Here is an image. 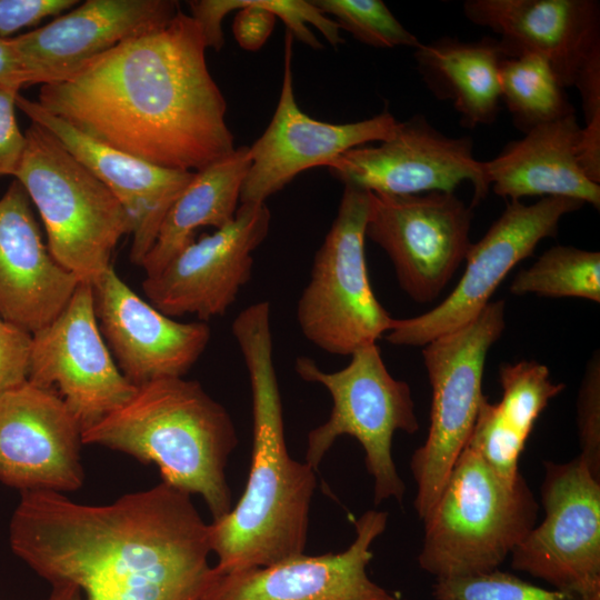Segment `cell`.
Wrapping results in <instances>:
<instances>
[{
	"instance_id": "cell-1",
	"label": "cell",
	"mask_w": 600,
	"mask_h": 600,
	"mask_svg": "<svg viewBox=\"0 0 600 600\" xmlns=\"http://www.w3.org/2000/svg\"><path fill=\"white\" fill-rule=\"evenodd\" d=\"M12 552L68 600H201L211 578L209 524L190 494L164 482L104 506L22 491Z\"/></svg>"
},
{
	"instance_id": "cell-2",
	"label": "cell",
	"mask_w": 600,
	"mask_h": 600,
	"mask_svg": "<svg viewBox=\"0 0 600 600\" xmlns=\"http://www.w3.org/2000/svg\"><path fill=\"white\" fill-rule=\"evenodd\" d=\"M198 23L181 10L123 41L37 102L79 131L154 166L196 172L236 150Z\"/></svg>"
},
{
	"instance_id": "cell-3",
	"label": "cell",
	"mask_w": 600,
	"mask_h": 600,
	"mask_svg": "<svg viewBox=\"0 0 600 600\" xmlns=\"http://www.w3.org/2000/svg\"><path fill=\"white\" fill-rule=\"evenodd\" d=\"M251 384V467L239 502L209 524L213 567L228 572L267 567L303 553L317 486L314 469L292 459L284 439L273 363L270 304L246 307L232 322Z\"/></svg>"
},
{
	"instance_id": "cell-4",
	"label": "cell",
	"mask_w": 600,
	"mask_h": 600,
	"mask_svg": "<svg viewBox=\"0 0 600 600\" xmlns=\"http://www.w3.org/2000/svg\"><path fill=\"white\" fill-rule=\"evenodd\" d=\"M81 440L157 464L162 482L200 494L213 520L232 508L226 467L237 431L226 408L196 380L169 377L137 387L124 404L83 430Z\"/></svg>"
},
{
	"instance_id": "cell-5",
	"label": "cell",
	"mask_w": 600,
	"mask_h": 600,
	"mask_svg": "<svg viewBox=\"0 0 600 600\" xmlns=\"http://www.w3.org/2000/svg\"><path fill=\"white\" fill-rule=\"evenodd\" d=\"M538 511L522 474L513 483L504 481L466 446L422 520L418 563L436 580L497 570L536 526Z\"/></svg>"
},
{
	"instance_id": "cell-6",
	"label": "cell",
	"mask_w": 600,
	"mask_h": 600,
	"mask_svg": "<svg viewBox=\"0 0 600 600\" xmlns=\"http://www.w3.org/2000/svg\"><path fill=\"white\" fill-rule=\"evenodd\" d=\"M14 174L42 219L51 256L80 282L94 284L132 220L116 194L49 131L32 123Z\"/></svg>"
},
{
	"instance_id": "cell-7",
	"label": "cell",
	"mask_w": 600,
	"mask_h": 600,
	"mask_svg": "<svg viewBox=\"0 0 600 600\" xmlns=\"http://www.w3.org/2000/svg\"><path fill=\"white\" fill-rule=\"evenodd\" d=\"M294 369L302 380L323 386L333 402L328 420L308 433L304 462L317 470L339 437H353L373 478L374 503H401L406 486L392 458V438L396 431L416 433L419 421L409 384L390 374L377 343L353 352L348 366L334 372L309 357L297 358Z\"/></svg>"
},
{
	"instance_id": "cell-8",
	"label": "cell",
	"mask_w": 600,
	"mask_h": 600,
	"mask_svg": "<svg viewBox=\"0 0 600 600\" xmlns=\"http://www.w3.org/2000/svg\"><path fill=\"white\" fill-rule=\"evenodd\" d=\"M504 308L503 300L489 302L472 321L423 346L432 390L430 427L410 461L417 486L413 507L421 520L436 504L473 430L484 398L486 359L506 328Z\"/></svg>"
},
{
	"instance_id": "cell-9",
	"label": "cell",
	"mask_w": 600,
	"mask_h": 600,
	"mask_svg": "<svg viewBox=\"0 0 600 600\" xmlns=\"http://www.w3.org/2000/svg\"><path fill=\"white\" fill-rule=\"evenodd\" d=\"M369 208V191L344 184L337 216L298 300L302 334L331 354L351 356L374 344L393 320L377 300L368 278L364 239Z\"/></svg>"
},
{
	"instance_id": "cell-10",
	"label": "cell",
	"mask_w": 600,
	"mask_h": 600,
	"mask_svg": "<svg viewBox=\"0 0 600 600\" xmlns=\"http://www.w3.org/2000/svg\"><path fill=\"white\" fill-rule=\"evenodd\" d=\"M543 467L546 516L511 552V567L579 599H599L600 479L579 456Z\"/></svg>"
},
{
	"instance_id": "cell-11",
	"label": "cell",
	"mask_w": 600,
	"mask_h": 600,
	"mask_svg": "<svg viewBox=\"0 0 600 600\" xmlns=\"http://www.w3.org/2000/svg\"><path fill=\"white\" fill-rule=\"evenodd\" d=\"M583 204L560 197H546L532 204L509 201L484 236L471 244L453 291L423 314L393 318L386 340L396 346L423 347L472 321L512 268L530 257L541 240L556 237L562 217Z\"/></svg>"
},
{
	"instance_id": "cell-12",
	"label": "cell",
	"mask_w": 600,
	"mask_h": 600,
	"mask_svg": "<svg viewBox=\"0 0 600 600\" xmlns=\"http://www.w3.org/2000/svg\"><path fill=\"white\" fill-rule=\"evenodd\" d=\"M472 207L454 192H370L366 237L390 258L399 286L416 302L439 297L472 244Z\"/></svg>"
},
{
	"instance_id": "cell-13",
	"label": "cell",
	"mask_w": 600,
	"mask_h": 600,
	"mask_svg": "<svg viewBox=\"0 0 600 600\" xmlns=\"http://www.w3.org/2000/svg\"><path fill=\"white\" fill-rule=\"evenodd\" d=\"M27 380L56 391L82 431L134 394L100 332L92 284L81 282L63 310L32 333Z\"/></svg>"
},
{
	"instance_id": "cell-14",
	"label": "cell",
	"mask_w": 600,
	"mask_h": 600,
	"mask_svg": "<svg viewBox=\"0 0 600 600\" xmlns=\"http://www.w3.org/2000/svg\"><path fill=\"white\" fill-rule=\"evenodd\" d=\"M328 169L343 186L392 196L454 192L468 181L472 203L479 204L490 187L483 161L474 158L472 139L446 136L422 114L399 121L396 132L379 146L346 151Z\"/></svg>"
},
{
	"instance_id": "cell-15",
	"label": "cell",
	"mask_w": 600,
	"mask_h": 600,
	"mask_svg": "<svg viewBox=\"0 0 600 600\" xmlns=\"http://www.w3.org/2000/svg\"><path fill=\"white\" fill-rule=\"evenodd\" d=\"M270 221L266 202L240 203L229 224L193 240L146 277L149 303L170 318L194 314L206 322L223 316L251 277L252 252L267 238Z\"/></svg>"
},
{
	"instance_id": "cell-16",
	"label": "cell",
	"mask_w": 600,
	"mask_h": 600,
	"mask_svg": "<svg viewBox=\"0 0 600 600\" xmlns=\"http://www.w3.org/2000/svg\"><path fill=\"white\" fill-rule=\"evenodd\" d=\"M293 36H284L283 79L274 114L262 136L249 147L250 167L240 203L266 202L300 172L328 167L346 151L373 141H384L399 121L388 111L343 124L307 116L297 104L292 78Z\"/></svg>"
},
{
	"instance_id": "cell-17",
	"label": "cell",
	"mask_w": 600,
	"mask_h": 600,
	"mask_svg": "<svg viewBox=\"0 0 600 600\" xmlns=\"http://www.w3.org/2000/svg\"><path fill=\"white\" fill-rule=\"evenodd\" d=\"M82 428L60 396L28 380L0 392V482L22 491H76Z\"/></svg>"
},
{
	"instance_id": "cell-18",
	"label": "cell",
	"mask_w": 600,
	"mask_h": 600,
	"mask_svg": "<svg viewBox=\"0 0 600 600\" xmlns=\"http://www.w3.org/2000/svg\"><path fill=\"white\" fill-rule=\"evenodd\" d=\"M387 521L384 511H366L354 521L352 543L338 553H302L271 566L228 572L212 567L201 600H398L367 572L371 546Z\"/></svg>"
},
{
	"instance_id": "cell-19",
	"label": "cell",
	"mask_w": 600,
	"mask_h": 600,
	"mask_svg": "<svg viewBox=\"0 0 600 600\" xmlns=\"http://www.w3.org/2000/svg\"><path fill=\"white\" fill-rule=\"evenodd\" d=\"M99 329L116 363L133 386L183 377L211 338L203 322H180L140 298L111 266L92 284Z\"/></svg>"
},
{
	"instance_id": "cell-20",
	"label": "cell",
	"mask_w": 600,
	"mask_h": 600,
	"mask_svg": "<svg viewBox=\"0 0 600 600\" xmlns=\"http://www.w3.org/2000/svg\"><path fill=\"white\" fill-rule=\"evenodd\" d=\"M179 11L174 0H87L10 42L34 84L61 82L123 41L166 26Z\"/></svg>"
},
{
	"instance_id": "cell-21",
	"label": "cell",
	"mask_w": 600,
	"mask_h": 600,
	"mask_svg": "<svg viewBox=\"0 0 600 600\" xmlns=\"http://www.w3.org/2000/svg\"><path fill=\"white\" fill-rule=\"evenodd\" d=\"M463 13L500 36L506 57H544L563 88L574 87L584 68L600 57L596 0H467Z\"/></svg>"
},
{
	"instance_id": "cell-22",
	"label": "cell",
	"mask_w": 600,
	"mask_h": 600,
	"mask_svg": "<svg viewBox=\"0 0 600 600\" xmlns=\"http://www.w3.org/2000/svg\"><path fill=\"white\" fill-rule=\"evenodd\" d=\"M16 106L32 123L49 131L120 200L133 224L130 261L141 267L163 218L194 172L161 168L114 149L20 93Z\"/></svg>"
},
{
	"instance_id": "cell-23",
	"label": "cell",
	"mask_w": 600,
	"mask_h": 600,
	"mask_svg": "<svg viewBox=\"0 0 600 600\" xmlns=\"http://www.w3.org/2000/svg\"><path fill=\"white\" fill-rule=\"evenodd\" d=\"M22 184L0 199V317L34 333L67 306L80 280L44 244Z\"/></svg>"
},
{
	"instance_id": "cell-24",
	"label": "cell",
	"mask_w": 600,
	"mask_h": 600,
	"mask_svg": "<svg viewBox=\"0 0 600 600\" xmlns=\"http://www.w3.org/2000/svg\"><path fill=\"white\" fill-rule=\"evenodd\" d=\"M582 128L576 112L538 126L483 161L493 192L509 201L541 196L569 198L600 208V186L583 171L579 148Z\"/></svg>"
},
{
	"instance_id": "cell-25",
	"label": "cell",
	"mask_w": 600,
	"mask_h": 600,
	"mask_svg": "<svg viewBox=\"0 0 600 600\" xmlns=\"http://www.w3.org/2000/svg\"><path fill=\"white\" fill-rule=\"evenodd\" d=\"M499 383L501 400L491 403L484 396L467 446L504 481L513 483L521 476L519 458L536 420L566 386L553 382L549 369L536 360L502 363Z\"/></svg>"
},
{
	"instance_id": "cell-26",
	"label": "cell",
	"mask_w": 600,
	"mask_h": 600,
	"mask_svg": "<svg viewBox=\"0 0 600 600\" xmlns=\"http://www.w3.org/2000/svg\"><path fill=\"white\" fill-rule=\"evenodd\" d=\"M413 57L427 88L437 99L452 102L461 126L473 129L496 121L501 106L499 69L506 57L498 39L443 37L421 42Z\"/></svg>"
},
{
	"instance_id": "cell-27",
	"label": "cell",
	"mask_w": 600,
	"mask_h": 600,
	"mask_svg": "<svg viewBox=\"0 0 600 600\" xmlns=\"http://www.w3.org/2000/svg\"><path fill=\"white\" fill-rule=\"evenodd\" d=\"M249 167V147L242 146L193 173L168 210L156 241L141 263L146 277L161 271L194 240L199 228L218 230L234 219Z\"/></svg>"
},
{
	"instance_id": "cell-28",
	"label": "cell",
	"mask_w": 600,
	"mask_h": 600,
	"mask_svg": "<svg viewBox=\"0 0 600 600\" xmlns=\"http://www.w3.org/2000/svg\"><path fill=\"white\" fill-rule=\"evenodd\" d=\"M190 17L200 27L207 48L216 51L224 43L223 18L238 10L232 24L238 44L248 51L259 50L270 37L276 18L281 19L287 30L312 49L323 44L310 30L317 28L334 48L343 43L338 23L321 12L311 1L304 0H193L188 1Z\"/></svg>"
},
{
	"instance_id": "cell-29",
	"label": "cell",
	"mask_w": 600,
	"mask_h": 600,
	"mask_svg": "<svg viewBox=\"0 0 600 600\" xmlns=\"http://www.w3.org/2000/svg\"><path fill=\"white\" fill-rule=\"evenodd\" d=\"M499 77L501 102L523 133L576 112L550 62L541 54L504 57Z\"/></svg>"
},
{
	"instance_id": "cell-30",
	"label": "cell",
	"mask_w": 600,
	"mask_h": 600,
	"mask_svg": "<svg viewBox=\"0 0 600 600\" xmlns=\"http://www.w3.org/2000/svg\"><path fill=\"white\" fill-rule=\"evenodd\" d=\"M516 296L581 298L600 302V253L572 246H554L517 273L510 284Z\"/></svg>"
},
{
	"instance_id": "cell-31",
	"label": "cell",
	"mask_w": 600,
	"mask_h": 600,
	"mask_svg": "<svg viewBox=\"0 0 600 600\" xmlns=\"http://www.w3.org/2000/svg\"><path fill=\"white\" fill-rule=\"evenodd\" d=\"M326 16L336 18L338 26L368 46L391 49L421 42L408 31L381 0H312Z\"/></svg>"
},
{
	"instance_id": "cell-32",
	"label": "cell",
	"mask_w": 600,
	"mask_h": 600,
	"mask_svg": "<svg viewBox=\"0 0 600 600\" xmlns=\"http://www.w3.org/2000/svg\"><path fill=\"white\" fill-rule=\"evenodd\" d=\"M432 596L436 600H582L556 589L537 587L498 569L477 576L436 580Z\"/></svg>"
},
{
	"instance_id": "cell-33",
	"label": "cell",
	"mask_w": 600,
	"mask_h": 600,
	"mask_svg": "<svg viewBox=\"0 0 600 600\" xmlns=\"http://www.w3.org/2000/svg\"><path fill=\"white\" fill-rule=\"evenodd\" d=\"M579 457L600 479V353L589 359L577 400Z\"/></svg>"
},
{
	"instance_id": "cell-34",
	"label": "cell",
	"mask_w": 600,
	"mask_h": 600,
	"mask_svg": "<svg viewBox=\"0 0 600 600\" xmlns=\"http://www.w3.org/2000/svg\"><path fill=\"white\" fill-rule=\"evenodd\" d=\"M574 87L581 94L586 122L581 130L580 163L587 177L600 183V57L584 68Z\"/></svg>"
},
{
	"instance_id": "cell-35",
	"label": "cell",
	"mask_w": 600,
	"mask_h": 600,
	"mask_svg": "<svg viewBox=\"0 0 600 600\" xmlns=\"http://www.w3.org/2000/svg\"><path fill=\"white\" fill-rule=\"evenodd\" d=\"M32 334L0 317V392L27 381Z\"/></svg>"
},
{
	"instance_id": "cell-36",
	"label": "cell",
	"mask_w": 600,
	"mask_h": 600,
	"mask_svg": "<svg viewBox=\"0 0 600 600\" xmlns=\"http://www.w3.org/2000/svg\"><path fill=\"white\" fill-rule=\"evenodd\" d=\"M78 3V0H0V38L47 17L59 16Z\"/></svg>"
},
{
	"instance_id": "cell-37",
	"label": "cell",
	"mask_w": 600,
	"mask_h": 600,
	"mask_svg": "<svg viewBox=\"0 0 600 600\" xmlns=\"http://www.w3.org/2000/svg\"><path fill=\"white\" fill-rule=\"evenodd\" d=\"M19 92L0 89V177H14L26 148V136L16 117V98Z\"/></svg>"
},
{
	"instance_id": "cell-38",
	"label": "cell",
	"mask_w": 600,
	"mask_h": 600,
	"mask_svg": "<svg viewBox=\"0 0 600 600\" xmlns=\"http://www.w3.org/2000/svg\"><path fill=\"white\" fill-rule=\"evenodd\" d=\"M29 84H34V81L23 59L11 44L10 38H0V89L20 91Z\"/></svg>"
},
{
	"instance_id": "cell-39",
	"label": "cell",
	"mask_w": 600,
	"mask_h": 600,
	"mask_svg": "<svg viewBox=\"0 0 600 600\" xmlns=\"http://www.w3.org/2000/svg\"><path fill=\"white\" fill-rule=\"evenodd\" d=\"M74 587L70 584L53 586L48 600H68Z\"/></svg>"
},
{
	"instance_id": "cell-40",
	"label": "cell",
	"mask_w": 600,
	"mask_h": 600,
	"mask_svg": "<svg viewBox=\"0 0 600 600\" xmlns=\"http://www.w3.org/2000/svg\"><path fill=\"white\" fill-rule=\"evenodd\" d=\"M398 600H400V599H398ZM402 600H407V599H402Z\"/></svg>"
}]
</instances>
